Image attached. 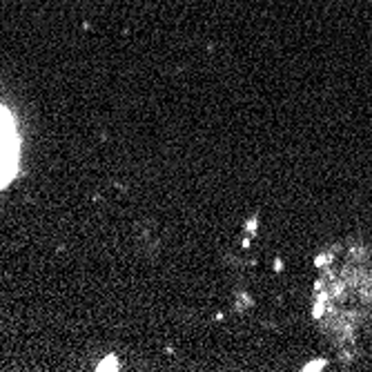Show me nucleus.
Segmentation results:
<instances>
[{
    "label": "nucleus",
    "instance_id": "1",
    "mask_svg": "<svg viewBox=\"0 0 372 372\" xmlns=\"http://www.w3.org/2000/svg\"><path fill=\"white\" fill-rule=\"evenodd\" d=\"M16 163V134H13L11 118L4 109H0V185L7 183L13 174Z\"/></svg>",
    "mask_w": 372,
    "mask_h": 372
}]
</instances>
